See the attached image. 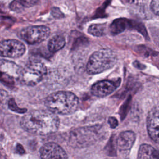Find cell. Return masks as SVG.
Instances as JSON below:
<instances>
[{
	"label": "cell",
	"instance_id": "obj_1",
	"mask_svg": "<svg viewBox=\"0 0 159 159\" xmlns=\"http://www.w3.org/2000/svg\"><path fill=\"white\" fill-rule=\"evenodd\" d=\"M59 118L50 111L35 110L25 115L21 121V127L27 132L36 135H47L54 133L58 129Z\"/></svg>",
	"mask_w": 159,
	"mask_h": 159
},
{
	"label": "cell",
	"instance_id": "obj_2",
	"mask_svg": "<svg viewBox=\"0 0 159 159\" xmlns=\"http://www.w3.org/2000/svg\"><path fill=\"white\" fill-rule=\"evenodd\" d=\"M47 107L52 112L61 115L71 114L78 109L77 96L68 91H58L50 94L45 102Z\"/></svg>",
	"mask_w": 159,
	"mask_h": 159
},
{
	"label": "cell",
	"instance_id": "obj_3",
	"mask_svg": "<svg viewBox=\"0 0 159 159\" xmlns=\"http://www.w3.org/2000/svg\"><path fill=\"white\" fill-rule=\"evenodd\" d=\"M117 60V55L112 50H99L89 57L86 65V71L90 75L102 73L112 68Z\"/></svg>",
	"mask_w": 159,
	"mask_h": 159
},
{
	"label": "cell",
	"instance_id": "obj_4",
	"mask_svg": "<svg viewBox=\"0 0 159 159\" xmlns=\"http://www.w3.org/2000/svg\"><path fill=\"white\" fill-rule=\"evenodd\" d=\"M46 66L41 61H29L22 70L20 81L27 86H34L39 83L47 73Z\"/></svg>",
	"mask_w": 159,
	"mask_h": 159
},
{
	"label": "cell",
	"instance_id": "obj_5",
	"mask_svg": "<svg viewBox=\"0 0 159 159\" xmlns=\"http://www.w3.org/2000/svg\"><path fill=\"white\" fill-rule=\"evenodd\" d=\"M97 135L93 129L91 127H80L71 131L69 143L73 147H85L93 143Z\"/></svg>",
	"mask_w": 159,
	"mask_h": 159
},
{
	"label": "cell",
	"instance_id": "obj_6",
	"mask_svg": "<svg viewBox=\"0 0 159 159\" xmlns=\"http://www.w3.org/2000/svg\"><path fill=\"white\" fill-rule=\"evenodd\" d=\"M50 29L45 25H30L20 31V37L27 43L33 45L44 41L49 36Z\"/></svg>",
	"mask_w": 159,
	"mask_h": 159
},
{
	"label": "cell",
	"instance_id": "obj_7",
	"mask_svg": "<svg viewBox=\"0 0 159 159\" xmlns=\"http://www.w3.org/2000/svg\"><path fill=\"white\" fill-rule=\"evenodd\" d=\"M22 70L16 63L6 60H0V80L12 84L20 80Z\"/></svg>",
	"mask_w": 159,
	"mask_h": 159
},
{
	"label": "cell",
	"instance_id": "obj_8",
	"mask_svg": "<svg viewBox=\"0 0 159 159\" xmlns=\"http://www.w3.org/2000/svg\"><path fill=\"white\" fill-rule=\"evenodd\" d=\"M25 52L24 44L16 39H7L0 42V55L8 58H19Z\"/></svg>",
	"mask_w": 159,
	"mask_h": 159
},
{
	"label": "cell",
	"instance_id": "obj_9",
	"mask_svg": "<svg viewBox=\"0 0 159 159\" xmlns=\"http://www.w3.org/2000/svg\"><path fill=\"white\" fill-rule=\"evenodd\" d=\"M41 159H67L65 151L55 143H47L40 150Z\"/></svg>",
	"mask_w": 159,
	"mask_h": 159
},
{
	"label": "cell",
	"instance_id": "obj_10",
	"mask_svg": "<svg viewBox=\"0 0 159 159\" xmlns=\"http://www.w3.org/2000/svg\"><path fill=\"white\" fill-rule=\"evenodd\" d=\"M147 126L150 137L159 143V107H155L150 111L147 117Z\"/></svg>",
	"mask_w": 159,
	"mask_h": 159
},
{
	"label": "cell",
	"instance_id": "obj_11",
	"mask_svg": "<svg viewBox=\"0 0 159 159\" xmlns=\"http://www.w3.org/2000/svg\"><path fill=\"white\" fill-rule=\"evenodd\" d=\"M116 88L114 83L109 80H102L94 84L91 89V93L97 97H104L112 93Z\"/></svg>",
	"mask_w": 159,
	"mask_h": 159
},
{
	"label": "cell",
	"instance_id": "obj_12",
	"mask_svg": "<svg viewBox=\"0 0 159 159\" xmlns=\"http://www.w3.org/2000/svg\"><path fill=\"white\" fill-rule=\"evenodd\" d=\"M135 140V135L132 131L121 132L117 140V147L120 150H129L131 148Z\"/></svg>",
	"mask_w": 159,
	"mask_h": 159
},
{
	"label": "cell",
	"instance_id": "obj_13",
	"mask_svg": "<svg viewBox=\"0 0 159 159\" xmlns=\"http://www.w3.org/2000/svg\"><path fill=\"white\" fill-rule=\"evenodd\" d=\"M132 20L124 18H120L114 20L109 27V30L111 34L117 35L126 29H132Z\"/></svg>",
	"mask_w": 159,
	"mask_h": 159
},
{
	"label": "cell",
	"instance_id": "obj_14",
	"mask_svg": "<svg viewBox=\"0 0 159 159\" xmlns=\"http://www.w3.org/2000/svg\"><path fill=\"white\" fill-rule=\"evenodd\" d=\"M65 45V39L61 35H56L48 42V49L52 53H55L61 49Z\"/></svg>",
	"mask_w": 159,
	"mask_h": 159
},
{
	"label": "cell",
	"instance_id": "obj_15",
	"mask_svg": "<svg viewBox=\"0 0 159 159\" xmlns=\"http://www.w3.org/2000/svg\"><path fill=\"white\" fill-rule=\"evenodd\" d=\"M39 0H14L9 5L10 9L17 11L24 8H28L36 5Z\"/></svg>",
	"mask_w": 159,
	"mask_h": 159
},
{
	"label": "cell",
	"instance_id": "obj_16",
	"mask_svg": "<svg viewBox=\"0 0 159 159\" xmlns=\"http://www.w3.org/2000/svg\"><path fill=\"white\" fill-rule=\"evenodd\" d=\"M88 33L96 37H101L106 34V25L103 24H91L88 28Z\"/></svg>",
	"mask_w": 159,
	"mask_h": 159
},
{
	"label": "cell",
	"instance_id": "obj_17",
	"mask_svg": "<svg viewBox=\"0 0 159 159\" xmlns=\"http://www.w3.org/2000/svg\"><path fill=\"white\" fill-rule=\"evenodd\" d=\"M154 148L147 144H142L139 149V159H153L152 152Z\"/></svg>",
	"mask_w": 159,
	"mask_h": 159
},
{
	"label": "cell",
	"instance_id": "obj_18",
	"mask_svg": "<svg viewBox=\"0 0 159 159\" xmlns=\"http://www.w3.org/2000/svg\"><path fill=\"white\" fill-rule=\"evenodd\" d=\"M8 106H9V108L11 111H14V112H18V113H24V112H25L27 111V109H25V108H22H22L19 107L17 106V104H16V103L14 99H12V98L9 101V102H8Z\"/></svg>",
	"mask_w": 159,
	"mask_h": 159
},
{
	"label": "cell",
	"instance_id": "obj_19",
	"mask_svg": "<svg viewBox=\"0 0 159 159\" xmlns=\"http://www.w3.org/2000/svg\"><path fill=\"white\" fill-rule=\"evenodd\" d=\"M130 99H131V98L130 96V98H129L127 99V101L124 102V104L120 107V116H121L122 119L125 117V115L127 113V111L129 109V104H130Z\"/></svg>",
	"mask_w": 159,
	"mask_h": 159
},
{
	"label": "cell",
	"instance_id": "obj_20",
	"mask_svg": "<svg viewBox=\"0 0 159 159\" xmlns=\"http://www.w3.org/2000/svg\"><path fill=\"white\" fill-rule=\"evenodd\" d=\"M51 13L52 16L56 19H61L65 17L64 14L61 11V10L56 7H54L52 9Z\"/></svg>",
	"mask_w": 159,
	"mask_h": 159
},
{
	"label": "cell",
	"instance_id": "obj_21",
	"mask_svg": "<svg viewBox=\"0 0 159 159\" xmlns=\"http://www.w3.org/2000/svg\"><path fill=\"white\" fill-rule=\"evenodd\" d=\"M150 7L154 14L159 16V0H152Z\"/></svg>",
	"mask_w": 159,
	"mask_h": 159
},
{
	"label": "cell",
	"instance_id": "obj_22",
	"mask_svg": "<svg viewBox=\"0 0 159 159\" xmlns=\"http://www.w3.org/2000/svg\"><path fill=\"white\" fill-rule=\"evenodd\" d=\"M108 123L110 125V127L112 129L116 128L118 125V121L114 117H111L108 119Z\"/></svg>",
	"mask_w": 159,
	"mask_h": 159
},
{
	"label": "cell",
	"instance_id": "obj_23",
	"mask_svg": "<svg viewBox=\"0 0 159 159\" xmlns=\"http://www.w3.org/2000/svg\"><path fill=\"white\" fill-rule=\"evenodd\" d=\"M16 151L19 154H24L25 153V150L24 149L23 147L19 143L17 144L16 147Z\"/></svg>",
	"mask_w": 159,
	"mask_h": 159
},
{
	"label": "cell",
	"instance_id": "obj_24",
	"mask_svg": "<svg viewBox=\"0 0 159 159\" xmlns=\"http://www.w3.org/2000/svg\"><path fill=\"white\" fill-rule=\"evenodd\" d=\"M133 64H134V66L135 67H136V68H139L140 70H143V69H144L145 68V65H143V64H142L141 63H140L138 61H135Z\"/></svg>",
	"mask_w": 159,
	"mask_h": 159
},
{
	"label": "cell",
	"instance_id": "obj_25",
	"mask_svg": "<svg viewBox=\"0 0 159 159\" xmlns=\"http://www.w3.org/2000/svg\"><path fill=\"white\" fill-rule=\"evenodd\" d=\"M152 156L153 159H159V150L154 148L152 152Z\"/></svg>",
	"mask_w": 159,
	"mask_h": 159
},
{
	"label": "cell",
	"instance_id": "obj_26",
	"mask_svg": "<svg viewBox=\"0 0 159 159\" xmlns=\"http://www.w3.org/2000/svg\"><path fill=\"white\" fill-rule=\"evenodd\" d=\"M124 3H127V4H132L134 2V0H122Z\"/></svg>",
	"mask_w": 159,
	"mask_h": 159
},
{
	"label": "cell",
	"instance_id": "obj_27",
	"mask_svg": "<svg viewBox=\"0 0 159 159\" xmlns=\"http://www.w3.org/2000/svg\"><path fill=\"white\" fill-rule=\"evenodd\" d=\"M0 104H1V100H0Z\"/></svg>",
	"mask_w": 159,
	"mask_h": 159
}]
</instances>
